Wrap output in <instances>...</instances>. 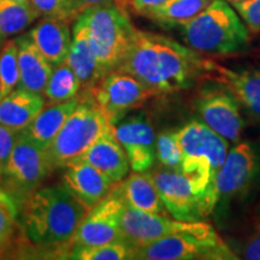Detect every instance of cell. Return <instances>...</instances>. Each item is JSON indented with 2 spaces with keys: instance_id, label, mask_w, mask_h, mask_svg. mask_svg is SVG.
Returning a JSON list of instances; mask_svg holds the SVG:
<instances>
[{
  "instance_id": "obj_24",
  "label": "cell",
  "mask_w": 260,
  "mask_h": 260,
  "mask_svg": "<svg viewBox=\"0 0 260 260\" xmlns=\"http://www.w3.org/2000/svg\"><path fill=\"white\" fill-rule=\"evenodd\" d=\"M79 104L80 96L70 102L44 107L42 111L19 133H22L35 145L46 151L67 119L79 106Z\"/></svg>"
},
{
  "instance_id": "obj_29",
  "label": "cell",
  "mask_w": 260,
  "mask_h": 260,
  "mask_svg": "<svg viewBox=\"0 0 260 260\" xmlns=\"http://www.w3.org/2000/svg\"><path fill=\"white\" fill-rule=\"evenodd\" d=\"M19 205L0 186V256L8 252L18 226Z\"/></svg>"
},
{
  "instance_id": "obj_32",
  "label": "cell",
  "mask_w": 260,
  "mask_h": 260,
  "mask_svg": "<svg viewBox=\"0 0 260 260\" xmlns=\"http://www.w3.org/2000/svg\"><path fill=\"white\" fill-rule=\"evenodd\" d=\"M30 4L40 17L61 19L71 23L79 16L73 0H30Z\"/></svg>"
},
{
  "instance_id": "obj_10",
  "label": "cell",
  "mask_w": 260,
  "mask_h": 260,
  "mask_svg": "<svg viewBox=\"0 0 260 260\" xmlns=\"http://www.w3.org/2000/svg\"><path fill=\"white\" fill-rule=\"evenodd\" d=\"M124 241L133 248L154 241L160 237L183 233H203L213 228L211 224L197 220L184 222L169 218L165 214L145 212L124 204L119 217Z\"/></svg>"
},
{
  "instance_id": "obj_17",
  "label": "cell",
  "mask_w": 260,
  "mask_h": 260,
  "mask_svg": "<svg viewBox=\"0 0 260 260\" xmlns=\"http://www.w3.org/2000/svg\"><path fill=\"white\" fill-rule=\"evenodd\" d=\"M61 183L87 211L103 200L115 183L92 165L75 161L65 167Z\"/></svg>"
},
{
  "instance_id": "obj_1",
  "label": "cell",
  "mask_w": 260,
  "mask_h": 260,
  "mask_svg": "<svg viewBox=\"0 0 260 260\" xmlns=\"http://www.w3.org/2000/svg\"><path fill=\"white\" fill-rule=\"evenodd\" d=\"M204 58L172 39L136 29L128 53L118 67L158 95L191 87L204 76Z\"/></svg>"
},
{
  "instance_id": "obj_36",
  "label": "cell",
  "mask_w": 260,
  "mask_h": 260,
  "mask_svg": "<svg viewBox=\"0 0 260 260\" xmlns=\"http://www.w3.org/2000/svg\"><path fill=\"white\" fill-rule=\"evenodd\" d=\"M125 9H130L135 14L144 16L149 10L158 8L169 0H119Z\"/></svg>"
},
{
  "instance_id": "obj_8",
  "label": "cell",
  "mask_w": 260,
  "mask_h": 260,
  "mask_svg": "<svg viewBox=\"0 0 260 260\" xmlns=\"http://www.w3.org/2000/svg\"><path fill=\"white\" fill-rule=\"evenodd\" d=\"M52 171L46 151L18 133L14 149L4 165L2 187L21 207Z\"/></svg>"
},
{
  "instance_id": "obj_11",
  "label": "cell",
  "mask_w": 260,
  "mask_h": 260,
  "mask_svg": "<svg viewBox=\"0 0 260 260\" xmlns=\"http://www.w3.org/2000/svg\"><path fill=\"white\" fill-rule=\"evenodd\" d=\"M201 122L233 144H237L245 128L240 104L225 87L214 82L204 87L195 99Z\"/></svg>"
},
{
  "instance_id": "obj_2",
  "label": "cell",
  "mask_w": 260,
  "mask_h": 260,
  "mask_svg": "<svg viewBox=\"0 0 260 260\" xmlns=\"http://www.w3.org/2000/svg\"><path fill=\"white\" fill-rule=\"evenodd\" d=\"M19 212L27 241L38 248L60 249L68 256L71 239L87 209L63 184H57L38 188Z\"/></svg>"
},
{
  "instance_id": "obj_15",
  "label": "cell",
  "mask_w": 260,
  "mask_h": 260,
  "mask_svg": "<svg viewBox=\"0 0 260 260\" xmlns=\"http://www.w3.org/2000/svg\"><path fill=\"white\" fill-rule=\"evenodd\" d=\"M112 132L124 148L133 171H147L153 167L157 138L147 117L142 113L124 117L112 126Z\"/></svg>"
},
{
  "instance_id": "obj_42",
  "label": "cell",
  "mask_w": 260,
  "mask_h": 260,
  "mask_svg": "<svg viewBox=\"0 0 260 260\" xmlns=\"http://www.w3.org/2000/svg\"><path fill=\"white\" fill-rule=\"evenodd\" d=\"M0 99H2V94H0Z\"/></svg>"
},
{
  "instance_id": "obj_9",
  "label": "cell",
  "mask_w": 260,
  "mask_h": 260,
  "mask_svg": "<svg viewBox=\"0 0 260 260\" xmlns=\"http://www.w3.org/2000/svg\"><path fill=\"white\" fill-rule=\"evenodd\" d=\"M158 94L132 75L115 70L106 74L99 83L80 99L89 100L112 126L132 110L139 109Z\"/></svg>"
},
{
  "instance_id": "obj_22",
  "label": "cell",
  "mask_w": 260,
  "mask_h": 260,
  "mask_svg": "<svg viewBox=\"0 0 260 260\" xmlns=\"http://www.w3.org/2000/svg\"><path fill=\"white\" fill-rule=\"evenodd\" d=\"M68 22L44 17L29 31V38L42 56L53 67L63 64L71 45V31Z\"/></svg>"
},
{
  "instance_id": "obj_6",
  "label": "cell",
  "mask_w": 260,
  "mask_h": 260,
  "mask_svg": "<svg viewBox=\"0 0 260 260\" xmlns=\"http://www.w3.org/2000/svg\"><path fill=\"white\" fill-rule=\"evenodd\" d=\"M112 132V125L89 100L80 99L79 106L61 126L46 154L52 170L76 161L103 135Z\"/></svg>"
},
{
  "instance_id": "obj_27",
  "label": "cell",
  "mask_w": 260,
  "mask_h": 260,
  "mask_svg": "<svg viewBox=\"0 0 260 260\" xmlns=\"http://www.w3.org/2000/svg\"><path fill=\"white\" fill-rule=\"evenodd\" d=\"M39 17L31 5L16 0H0V34L4 39L22 32Z\"/></svg>"
},
{
  "instance_id": "obj_5",
  "label": "cell",
  "mask_w": 260,
  "mask_h": 260,
  "mask_svg": "<svg viewBox=\"0 0 260 260\" xmlns=\"http://www.w3.org/2000/svg\"><path fill=\"white\" fill-rule=\"evenodd\" d=\"M95 51L104 75L118 69L132 45L136 28L119 0L90 8L77 16Z\"/></svg>"
},
{
  "instance_id": "obj_3",
  "label": "cell",
  "mask_w": 260,
  "mask_h": 260,
  "mask_svg": "<svg viewBox=\"0 0 260 260\" xmlns=\"http://www.w3.org/2000/svg\"><path fill=\"white\" fill-rule=\"evenodd\" d=\"M175 133L182 151L178 171L189 178L201 197L205 218L216 209L212 203V187L229 152V141L199 121L187 123Z\"/></svg>"
},
{
  "instance_id": "obj_40",
  "label": "cell",
  "mask_w": 260,
  "mask_h": 260,
  "mask_svg": "<svg viewBox=\"0 0 260 260\" xmlns=\"http://www.w3.org/2000/svg\"><path fill=\"white\" fill-rule=\"evenodd\" d=\"M228 3H230V4H234V3H239V2H243V0H226Z\"/></svg>"
},
{
  "instance_id": "obj_23",
  "label": "cell",
  "mask_w": 260,
  "mask_h": 260,
  "mask_svg": "<svg viewBox=\"0 0 260 260\" xmlns=\"http://www.w3.org/2000/svg\"><path fill=\"white\" fill-rule=\"evenodd\" d=\"M46 106L42 94L16 88L0 99V124L22 132Z\"/></svg>"
},
{
  "instance_id": "obj_37",
  "label": "cell",
  "mask_w": 260,
  "mask_h": 260,
  "mask_svg": "<svg viewBox=\"0 0 260 260\" xmlns=\"http://www.w3.org/2000/svg\"><path fill=\"white\" fill-rule=\"evenodd\" d=\"M115 2L116 0H73L77 15L82 14L83 11H86V10H88L90 8L111 4V3H115Z\"/></svg>"
},
{
  "instance_id": "obj_13",
  "label": "cell",
  "mask_w": 260,
  "mask_h": 260,
  "mask_svg": "<svg viewBox=\"0 0 260 260\" xmlns=\"http://www.w3.org/2000/svg\"><path fill=\"white\" fill-rule=\"evenodd\" d=\"M258 171V157L248 142H237L220 167L212 187L214 207L248 190Z\"/></svg>"
},
{
  "instance_id": "obj_39",
  "label": "cell",
  "mask_w": 260,
  "mask_h": 260,
  "mask_svg": "<svg viewBox=\"0 0 260 260\" xmlns=\"http://www.w3.org/2000/svg\"><path fill=\"white\" fill-rule=\"evenodd\" d=\"M16 2L21 3V4H24V5H31L30 0H16Z\"/></svg>"
},
{
  "instance_id": "obj_38",
  "label": "cell",
  "mask_w": 260,
  "mask_h": 260,
  "mask_svg": "<svg viewBox=\"0 0 260 260\" xmlns=\"http://www.w3.org/2000/svg\"><path fill=\"white\" fill-rule=\"evenodd\" d=\"M3 171H4V165L0 161V186H2V180H3Z\"/></svg>"
},
{
  "instance_id": "obj_18",
  "label": "cell",
  "mask_w": 260,
  "mask_h": 260,
  "mask_svg": "<svg viewBox=\"0 0 260 260\" xmlns=\"http://www.w3.org/2000/svg\"><path fill=\"white\" fill-rule=\"evenodd\" d=\"M64 63L69 65L70 69L80 80V94L89 93L105 76L100 68L88 34L77 18L75 19L73 32H71L70 50Z\"/></svg>"
},
{
  "instance_id": "obj_16",
  "label": "cell",
  "mask_w": 260,
  "mask_h": 260,
  "mask_svg": "<svg viewBox=\"0 0 260 260\" xmlns=\"http://www.w3.org/2000/svg\"><path fill=\"white\" fill-rule=\"evenodd\" d=\"M225 87L253 118L260 122V69H232L204 60V76Z\"/></svg>"
},
{
  "instance_id": "obj_26",
  "label": "cell",
  "mask_w": 260,
  "mask_h": 260,
  "mask_svg": "<svg viewBox=\"0 0 260 260\" xmlns=\"http://www.w3.org/2000/svg\"><path fill=\"white\" fill-rule=\"evenodd\" d=\"M81 93L80 80L67 63L53 67L44 94L48 105L70 102L79 98Z\"/></svg>"
},
{
  "instance_id": "obj_31",
  "label": "cell",
  "mask_w": 260,
  "mask_h": 260,
  "mask_svg": "<svg viewBox=\"0 0 260 260\" xmlns=\"http://www.w3.org/2000/svg\"><path fill=\"white\" fill-rule=\"evenodd\" d=\"M155 159L162 168L180 170L182 160L181 146L175 132L160 133L155 140Z\"/></svg>"
},
{
  "instance_id": "obj_12",
  "label": "cell",
  "mask_w": 260,
  "mask_h": 260,
  "mask_svg": "<svg viewBox=\"0 0 260 260\" xmlns=\"http://www.w3.org/2000/svg\"><path fill=\"white\" fill-rule=\"evenodd\" d=\"M124 203L111 191L87 211L76 228L71 247L102 246L124 241L119 217Z\"/></svg>"
},
{
  "instance_id": "obj_34",
  "label": "cell",
  "mask_w": 260,
  "mask_h": 260,
  "mask_svg": "<svg viewBox=\"0 0 260 260\" xmlns=\"http://www.w3.org/2000/svg\"><path fill=\"white\" fill-rule=\"evenodd\" d=\"M17 134L18 133H15L8 126L0 124V161L3 162V165H5L6 161L9 160L10 154L14 149Z\"/></svg>"
},
{
  "instance_id": "obj_35",
  "label": "cell",
  "mask_w": 260,
  "mask_h": 260,
  "mask_svg": "<svg viewBox=\"0 0 260 260\" xmlns=\"http://www.w3.org/2000/svg\"><path fill=\"white\" fill-rule=\"evenodd\" d=\"M242 258L247 260H260V222L247 240L242 249Z\"/></svg>"
},
{
  "instance_id": "obj_30",
  "label": "cell",
  "mask_w": 260,
  "mask_h": 260,
  "mask_svg": "<svg viewBox=\"0 0 260 260\" xmlns=\"http://www.w3.org/2000/svg\"><path fill=\"white\" fill-rule=\"evenodd\" d=\"M19 84L18 53L16 40H9L0 48V94L8 95Z\"/></svg>"
},
{
  "instance_id": "obj_21",
  "label": "cell",
  "mask_w": 260,
  "mask_h": 260,
  "mask_svg": "<svg viewBox=\"0 0 260 260\" xmlns=\"http://www.w3.org/2000/svg\"><path fill=\"white\" fill-rule=\"evenodd\" d=\"M19 67L18 88L38 94H44L53 65L42 56L29 35L16 38Z\"/></svg>"
},
{
  "instance_id": "obj_20",
  "label": "cell",
  "mask_w": 260,
  "mask_h": 260,
  "mask_svg": "<svg viewBox=\"0 0 260 260\" xmlns=\"http://www.w3.org/2000/svg\"><path fill=\"white\" fill-rule=\"evenodd\" d=\"M76 161H84L103 172L113 183L128 176L130 164L123 146L113 132L103 135ZM75 162V161H74Z\"/></svg>"
},
{
  "instance_id": "obj_19",
  "label": "cell",
  "mask_w": 260,
  "mask_h": 260,
  "mask_svg": "<svg viewBox=\"0 0 260 260\" xmlns=\"http://www.w3.org/2000/svg\"><path fill=\"white\" fill-rule=\"evenodd\" d=\"M110 191L130 207L145 212L168 216V211L159 197L152 172L149 170L133 171L122 181L113 184Z\"/></svg>"
},
{
  "instance_id": "obj_7",
  "label": "cell",
  "mask_w": 260,
  "mask_h": 260,
  "mask_svg": "<svg viewBox=\"0 0 260 260\" xmlns=\"http://www.w3.org/2000/svg\"><path fill=\"white\" fill-rule=\"evenodd\" d=\"M135 260H236L229 246L214 228L203 233H183L168 235L145 245L133 252Z\"/></svg>"
},
{
  "instance_id": "obj_28",
  "label": "cell",
  "mask_w": 260,
  "mask_h": 260,
  "mask_svg": "<svg viewBox=\"0 0 260 260\" xmlns=\"http://www.w3.org/2000/svg\"><path fill=\"white\" fill-rule=\"evenodd\" d=\"M134 248L128 242L119 241L102 246H74L68 259L76 260H125L133 259Z\"/></svg>"
},
{
  "instance_id": "obj_33",
  "label": "cell",
  "mask_w": 260,
  "mask_h": 260,
  "mask_svg": "<svg viewBox=\"0 0 260 260\" xmlns=\"http://www.w3.org/2000/svg\"><path fill=\"white\" fill-rule=\"evenodd\" d=\"M232 5L245 22L249 32H260V0H243Z\"/></svg>"
},
{
  "instance_id": "obj_41",
  "label": "cell",
  "mask_w": 260,
  "mask_h": 260,
  "mask_svg": "<svg viewBox=\"0 0 260 260\" xmlns=\"http://www.w3.org/2000/svg\"><path fill=\"white\" fill-rule=\"evenodd\" d=\"M4 40H5V39L3 38V35H2V34H0V45H2V42L4 41Z\"/></svg>"
},
{
  "instance_id": "obj_14",
  "label": "cell",
  "mask_w": 260,
  "mask_h": 260,
  "mask_svg": "<svg viewBox=\"0 0 260 260\" xmlns=\"http://www.w3.org/2000/svg\"><path fill=\"white\" fill-rule=\"evenodd\" d=\"M151 172L159 197L172 218L184 222H197L204 218L201 197L189 178L180 171L162 167Z\"/></svg>"
},
{
  "instance_id": "obj_25",
  "label": "cell",
  "mask_w": 260,
  "mask_h": 260,
  "mask_svg": "<svg viewBox=\"0 0 260 260\" xmlns=\"http://www.w3.org/2000/svg\"><path fill=\"white\" fill-rule=\"evenodd\" d=\"M213 0H169L146 12L147 17L162 28L182 27L206 9Z\"/></svg>"
},
{
  "instance_id": "obj_4",
  "label": "cell",
  "mask_w": 260,
  "mask_h": 260,
  "mask_svg": "<svg viewBox=\"0 0 260 260\" xmlns=\"http://www.w3.org/2000/svg\"><path fill=\"white\" fill-rule=\"evenodd\" d=\"M186 46L207 56H232L249 45V30L226 0H213L181 27Z\"/></svg>"
}]
</instances>
